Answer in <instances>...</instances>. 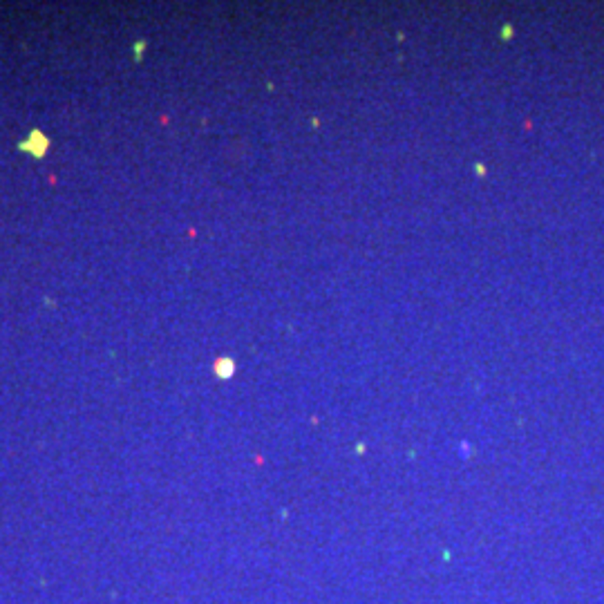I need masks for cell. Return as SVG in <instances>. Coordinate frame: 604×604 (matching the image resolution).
I'll return each mask as SVG.
<instances>
[{
	"instance_id": "1",
	"label": "cell",
	"mask_w": 604,
	"mask_h": 604,
	"mask_svg": "<svg viewBox=\"0 0 604 604\" xmlns=\"http://www.w3.org/2000/svg\"><path fill=\"white\" fill-rule=\"evenodd\" d=\"M47 146H50V141H47V137L43 134V132H31L29 134V139L27 141H23L21 143V148L23 150H29L31 155H36V157H43L45 155V150H47Z\"/></svg>"
}]
</instances>
